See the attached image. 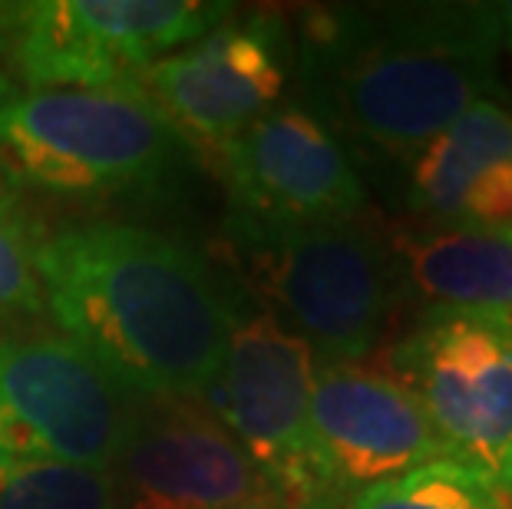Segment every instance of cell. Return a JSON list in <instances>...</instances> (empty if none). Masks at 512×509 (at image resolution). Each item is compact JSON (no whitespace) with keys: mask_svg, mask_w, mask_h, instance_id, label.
Returning <instances> with one entry per match:
<instances>
[{"mask_svg":"<svg viewBox=\"0 0 512 509\" xmlns=\"http://www.w3.org/2000/svg\"><path fill=\"white\" fill-rule=\"evenodd\" d=\"M499 4H341L301 17V100L347 153L407 162L503 90Z\"/></svg>","mask_w":512,"mask_h":509,"instance_id":"obj_1","label":"cell"},{"mask_svg":"<svg viewBox=\"0 0 512 509\" xmlns=\"http://www.w3.org/2000/svg\"><path fill=\"white\" fill-rule=\"evenodd\" d=\"M43 311L133 400H199L242 311L209 262L139 225H76L37 248Z\"/></svg>","mask_w":512,"mask_h":509,"instance_id":"obj_2","label":"cell"},{"mask_svg":"<svg viewBox=\"0 0 512 509\" xmlns=\"http://www.w3.org/2000/svg\"><path fill=\"white\" fill-rule=\"evenodd\" d=\"M232 248L268 314L308 344L314 361H364L403 298L390 235L354 219L304 229H235Z\"/></svg>","mask_w":512,"mask_h":509,"instance_id":"obj_3","label":"cell"},{"mask_svg":"<svg viewBox=\"0 0 512 509\" xmlns=\"http://www.w3.org/2000/svg\"><path fill=\"white\" fill-rule=\"evenodd\" d=\"M182 139L139 86L0 90V169L17 186L100 202L162 186Z\"/></svg>","mask_w":512,"mask_h":509,"instance_id":"obj_4","label":"cell"},{"mask_svg":"<svg viewBox=\"0 0 512 509\" xmlns=\"http://www.w3.org/2000/svg\"><path fill=\"white\" fill-rule=\"evenodd\" d=\"M384 367L450 457L493 476L512 503V314L423 311Z\"/></svg>","mask_w":512,"mask_h":509,"instance_id":"obj_5","label":"cell"},{"mask_svg":"<svg viewBox=\"0 0 512 509\" xmlns=\"http://www.w3.org/2000/svg\"><path fill=\"white\" fill-rule=\"evenodd\" d=\"M222 0H34L14 24V67L27 90H116L156 60L212 34Z\"/></svg>","mask_w":512,"mask_h":509,"instance_id":"obj_6","label":"cell"},{"mask_svg":"<svg viewBox=\"0 0 512 509\" xmlns=\"http://www.w3.org/2000/svg\"><path fill=\"white\" fill-rule=\"evenodd\" d=\"M318 361L265 308L242 314L202 397L288 509H321L311 447Z\"/></svg>","mask_w":512,"mask_h":509,"instance_id":"obj_7","label":"cell"},{"mask_svg":"<svg viewBox=\"0 0 512 509\" xmlns=\"http://www.w3.org/2000/svg\"><path fill=\"white\" fill-rule=\"evenodd\" d=\"M136 400L67 338H0V457L113 470Z\"/></svg>","mask_w":512,"mask_h":509,"instance_id":"obj_8","label":"cell"},{"mask_svg":"<svg viewBox=\"0 0 512 509\" xmlns=\"http://www.w3.org/2000/svg\"><path fill=\"white\" fill-rule=\"evenodd\" d=\"M219 159L235 229H304L367 212L354 156L298 100L255 119Z\"/></svg>","mask_w":512,"mask_h":509,"instance_id":"obj_9","label":"cell"},{"mask_svg":"<svg viewBox=\"0 0 512 509\" xmlns=\"http://www.w3.org/2000/svg\"><path fill=\"white\" fill-rule=\"evenodd\" d=\"M321 509L437 460H453L407 387L367 361L321 364L311 397Z\"/></svg>","mask_w":512,"mask_h":509,"instance_id":"obj_10","label":"cell"},{"mask_svg":"<svg viewBox=\"0 0 512 509\" xmlns=\"http://www.w3.org/2000/svg\"><path fill=\"white\" fill-rule=\"evenodd\" d=\"M288 63V30L278 17H228L212 34L146 67L136 86L179 139L222 153L242 129L285 103Z\"/></svg>","mask_w":512,"mask_h":509,"instance_id":"obj_11","label":"cell"},{"mask_svg":"<svg viewBox=\"0 0 512 509\" xmlns=\"http://www.w3.org/2000/svg\"><path fill=\"white\" fill-rule=\"evenodd\" d=\"M110 476L116 509L281 503L242 443L199 400H136L133 427Z\"/></svg>","mask_w":512,"mask_h":509,"instance_id":"obj_12","label":"cell"},{"mask_svg":"<svg viewBox=\"0 0 512 509\" xmlns=\"http://www.w3.org/2000/svg\"><path fill=\"white\" fill-rule=\"evenodd\" d=\"M407 209L420 222L512 225V113L470 106L407 162Z\"/></svg>","mask_w":512,"mask_h":509,"instance_id":"obj_13","label":"cell"},{"mask_svg":"<svg viewBox=\"0 0 512 509\" xmlns=\"http://www.w3.org/2000/svg\"><path fill=\"white\" fill-rule=\"evenodd\" d=\"M403 298L423 311L512 314V225L417 222L390 235Z\"/></svg>","mask_w":512,"mask_h":509,"instance_id":"obj_14","label":"cell"},{"mask_svg":"<svg viewBox=\"0 0 512 509\" xmlns=\"http://www.w3.org/2000/svg\"><path fill=\"white\" fill-rule=\"evenodd\" d=\"M334 509H512L493 476L460 460H437L354 493Z\"/></svg>","mask_w":512,"mask_h":509,"instance_id":"obj_15","label":"cell"},{"mask_svg":"<svg viewBox=\"0 0 512 509\" xmlns=\"http://www.w3.org/2000/svg\"><path fill=\"white\" fill-rule=\"evenodd\" d=\"M0 509H116L113 476L0 457Z\"/></svg>","mask_w":512,"mask_h":509,"instance_id":"obj_16","label":"cell"},{"mask_svg":"<svg viewBox=\"0 0 512 509\" xmlns=\"http://www.w3.org/2000/svg\"><path fill=\"white\" fill-rule=\"evenodd\" d=\"M37 248L40 238L27 212L0 186V321L43 311Z\"/></svg>","mask_w":512,"mask_h":509,"instance_id":"obj_17","label":"cell"},{"mask_svg":"<svg viewBox=\"0 0 512 509\" xmlns=\"http://www.w3.org/2000/svg\"><path fill=\"white\" fill-rule=\"evenodd\" d=\"M17 14H20V4H0V43L14 34Z\"/></svg>","mask_w":512,"mask_h":509,"instance_id":"obj_18","label":"cell"},{"mask_svg":"<svg viewBox=\"0 0 512 509\" xmlns=\"http://www.w3.org/2000/svg\"><path fill=\"white\" fill-rule=\"evenodd\" d=\"M499 24H503V47L512 53V0L499 4Z\"/></svg>","mask_w":512,"mask_h":509,"instance_id":"obj_19","label":"cell"},{"mask_svg":"<svg viewBox=\"0 0 512 509\" xmlns=\"http://www.w3.org/2000/svg\"><path fill=\"white\" fill-rule=\"evenodd\" d=\"M245 509H288V506H281V503H258V506H245Z\"/></svg>","mask_w":512,"mask_h":509,"instance_id":"obj_20","label":"cell"}]
</instances>
